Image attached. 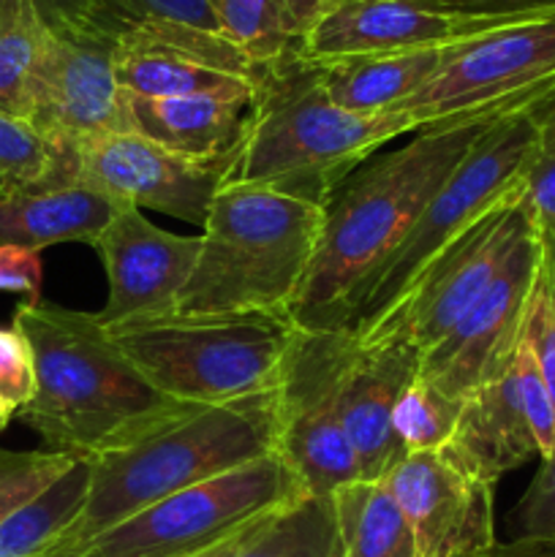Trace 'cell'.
<instances>
[{
  "label": "cell",
  "mask_w": 555,
  "mask_h": 557,
  "mask_svg": "<svg viewBox=\"0 0 555 557\" xmlns=\"http://www.w3.org/2000/svg\"><path fill=\"white\" fill-rule=\"evenodd\" d=\"M495 120L428 125L400 150L370 156L332 188L321 205L313 261L288 308L299 330L346 326L348 308L370 272Z\"/></svg>",
  "instance_id": "1"
},
{
  "label": "cell",
  "mask_w": 555,
  "mask_h": 557,
  "mask_svg": "<svg viewBox=\"0 0 555 557\" xmlns=\"http://www.w3.org/2000/svg\"><path fill=\"white\" fill-rule=\"evenodd\" d=\"M11 326L36 362V395L16 417L49 451L90 460L190 408L152 389L96 313L25 299Z\"/></svg>",
  "instance_id": "2"
},
{
  "label": "cell",
  "mask_w": 555,
  "mask_h": 557,
  "mask_svg": "<svg viewBox=\"0 0 555 557\" xmlns=\"http://www.w3.org/2000/svg\"><path fill=\"white\" fill-rule=\"evenodd\" d=\"M278 392L223 406H190L139 438L90 457V484L74 520L38 557H69L82 544L174 493L275 455Z\"/></svg>",
  "instance_id": "3"
},
{
  "label": "cell",
  "mask_w": 555,
  "mask_h": 557,
  "mask_svg": "<svg viewBox=\"0 0 555 557\" xmlns=\"http://www.w3.org/2000/svg\"><path fill=\"white\" fill-rule=\"evenodd\" d=\"M403 134H417L411 114L348 112L326 96L319 65L288 54L259 69L248 134L223 185H261L324 205L346 174Z\"/></svg>",
  "instance_id": "4"
},
{
  "label": "cell",
  "mask_w": 555,
  "mask_h": 557,
  "mask_svg": "<svg viewBox=\"0 0 555 557\" xmlns=\"http://www.w3.org/2000/svg\"><path fill=\"white\" fill-rule=\"evenodd\" d=\"M321 205L261 185H223L174 313H288L313 261Z\"/></svg>",
  "instance_id": "5"
},
{
  "label": "cell",
  "mask_w": 555,
  "mask_h": 557,
  "mask_svg": "<svg viewBox=\"0 0 555 557\" xmlns=\"http://www.w3.org/2000/svg\"><path fill=\"white\" fill-rule=\"evenodd\" d=\"M299 326L288 313H223L107 326L141 379L180 406H223L272 392Z\"/></svg>",
  "instance_id": "6"
},
{
  "label": "cell",
  "mask_w": 555,
  "mask_h": 557,
  "mask_svg": "<svg viewBox=\"0 0 555 557\" xmlns=\"http://www.w3.org/2000/svg\"><path fill=\"white\" fill-rule=\"evenodd\" d=\"M533 152L536 128L528 109L495 120L444 185L430 196L395 248L370 272L348 308L343 330L357 332L379 319L441 248L460 237L484 212L522 194Z\"/></svg>",
  "instance_id": "7"
},
{
  "label": "cell",
  "mask_w": 555,
  "mask_h": 557,
  "mask_svg": "<svg viewBox=\"0 0 555 557\" xmlns=\"http://www.w3.org/2000/svg\"><path fill=\"white\" fill-rule=\"evenodd\" d=\"M299 495L303 482L275 451L136 511L69 557H188Z\"/></svg>",
  "instance_id": "8"
},
{
  "label": "cell",
  "mask_w": 555,
  "mask_h": 557,
  "mask_svg": "<svg viewBox=\"0 0 555 557\" xmlns=\"http://www.w3.org/2000/svg\"><path fill=\"white\" fill-rule=\"evenodd\" d=\"M522 194L501 201L441 248L379 319L351 332L354 341L362 346L400 343L419 354L444 341L482 297L517 237L533 223Z\"/></svg>",
  "instance_id": "9"
},
{
  "label": "cell",
  "mask_w": 555,
  "mask_h": 557,
  "mask_svg": "<svg viewBox=\"0 0 555 557\" xmlns=\"http://www.w3.org/2000/svg\"><path fill=\"white\" fill-rule=\"evenodd\" d=\"M555 85V14L455 44L439 74L400 112L417 131L528 109Z\"/></svg>",
  "instance_id": "10"
},
{
  "label": "cell",
  "mask_w": 555,
  "mask_h": 557,
  "mask_svg": "<svg viewBox=\"0 0 555 557\" xmlns=\"http://www.w3.org/2000/svg\"><path fill=\"white\" fill-rule=\"evenodd\" d=\"M351 332L297 330L278 381L275 451L303 482L305 493L330 498L359 479L357 457L341 417V375Z\"/></svg>",
  "instance_id": "11"
},
{
  "label": "cell",
  "mask_w": 555,
  "mask_h": 557,
  "mask_svg": "<svg viewBox=\"0 0 555 557\" xmlns=\"http://www.w3.org/2000/svg\"><path fill=\"white\" fill-rule=\"evenodd\" d=\"M539 270L542 245L536 223H531L511 245L473 308L452 326L444 341L422 354L419 375L455 400H466L479 386L501 379L522 343Z\"/></svg>",
  "instance_id": "12"
},
{
  "label": "cell",
  "mask_w": 555,
  "mask_h": 557,
  "mask_svg": "<svg viewBox=\"0 0 555 557\" xmlns=\"http://www.w3.org/2000/svg\"><path fill=\"white\" fill-rule=\"evenodd\" d=\"M234 156L188 158L134 131H118L76 147L74 183L118 205H131L141 212L156 210L201 228L212 199L226 183Z\"/></svg>",
  "instance_id": "13"
},
{
  "label": "cell",
  "mask_w": 555,
  "mask_h": 557,
  "mask_svg": "<svg viewBox=\"0 0 555 557\" xmlns=\"http://www.w3.org/2000/svg\"><path fill=\"white\" fill-rule=\"evenodd\" d=\"M114 41L118 36L98 25L52 30L27 123L60 150L74 152L82 141L128 131Z\"/></svg>",
  "instance_id": "14"
},
{
  "label": "cell",
  "mask_w": 555,
  "mask_h": 557,
  "mask_svg": "<svg viewBox=\"0 0 555 557\" xmlns=\"http://www.w3.org/2000/svg\"><path fill=\"white\" fill-rule=\"evenodd\" d=\"M123 90L147 98H254L259 69L223 33L174 20L125 27L114 41Z\"/></svg>",
  "instance_id": "15"
},
{
  "label": "cell",
  "mask_w": 555,
  "mask_h": 557,
  "mask_svg": "<svg viewBox=\"0 0 555 557\" xmlns=\"http://www.w3.org/2000/svg\"><path fill=\"white\" fill-rule=\"evenodd\" d=\"M92 248L109 281V297L96 315L103 326H114L174 313L199 259L201 237L166 232L136 207L120 205Z\"/></svg>",
  "instance_id": "16"
},
{
  "label": "cell",
  "mask_w": 555,
  "mask_h": 557,
  "mask_svg": "<svg viewBox=\"0 0 555 557\" xmlns=\"http://www.w3.org/2000/svg\"><path fill=\"white\" fill-rule=\"evenodd\" d=\"M381 482L406 515L417 557H471L495 542L493 484L441 449L406 455Z\"/></svg>",
  "instance_id": "17"
},
{
  "label": "cell",
  "mask_w": 555,
  "mask_h": 557,
  "mask_svg": "<svg viewBox=\"0 0 555 557\" xmlns=\"http://www.w3.org/2000/svg\"><path fill=\"white\" fill-rule=\"evenodd\" d=\"M498 27L488 20L452 14L417 0H343L299 47V58L324 65L359 54L455 47Z\"/></svg>",
  "instance_id": "18"
},
{
  "label": "cell",
  "mask_w": 555,
  "mask_h": 557,
  "mask_svg": "<svg viewBox=\"0 0 555 557\" xmlns=\"http://www.w3.org/2000/svg\"><path fill=\"white\" fill-rule=\"evenodd\" d=\"M422 354L400 343L348 346L341 375V417L359 466V479H384L406 457L392 411L397 397L419 375Z\"/></svg>",
  "instance_id": "19"
},
{
  "label": "cell",
  "mask_w": 555,
  "mask_h": 557,
  "mask_svg": "<svg viewBox=\"0 0 555 557\" xmlns=\"http://www.w3.org/2000/svg\"><path fill=\"white\" fill-rule=\"evenodd\" d=\"M441 451L462 471L493 487L504 473L539 457L515 370L509 368L501 379L479 386L462 400L455 433Z\"/></svg>",
  "instance_id": "20"
},
{
  "label": "cell",
  "mask_w": 555,
  "mask_h": 557,
  "mask_svg": "<svg viewBox=\"0 0 555 557\" xmlns=\"http://www.w3.org/2000/svg\"><path fill=\"white\" fill-rule=\"evenodd\" d=\"M254 98H147L125 90L128 131L188 158L234 156L248 134Z\"/></svg>",
  "instance_id": "21"
},
{
  "label": "cell",
  "mask_w": 555,
  "mask_h": 557,
  "mask_svg": "<svg viewBox=\"0 0 555 557\" xmlns=\"http://www.w3.org/2000/svg\"><path fill=\"white\" fill-rule=\"evenodd\" d=\"M449 49H406V52L343 58L319 65L321 82L326 96L348 112L370 114V117L400 112L403 103L439 74Z\"/></svg>",
  "instance_id": "22"
},
{
  "label": "cell",
  "mask_w": 555,
  "mask_h": 557,
  "mask_svg": "<svg viewBox=\"0 0 555 557\" xmlns=\"http://www.w3.org/2000/svg\"><path fill=\"white\" fill-rule=\"evenodd\" d=\"M118 207L82 183L0 199V245L36 253L63 243L92 245Z\"/></svg>",
  "instance_id": "23"
},
{
  "label": "cell",
  "mask_w": 555,
  "mask_h": 557,
  "mask_svg": "<svg viewBox=\"0 0 555 557\" xmlns=\"http://www.w3.org/2000/svg\"><path fill=\"white\" fill-rule=\"evenodd\" d=\"M188 557H341L332 498L299 495Z\"/></svg>",
  "instance_id": "24"
},
{
  "label": "cell",
  "mask_w": 555,
  "mask_h": 557,
  "mask_svg": "<svg viewBox=\"0 0 555 557\" xmlns=\"http://www.w3.org/2000/svg\"><path fill=\"white\" fill-rule=\"evenodd\" d=\"M218 30L256 65L297 54L308 33L343 0H207Z\"/></svg>",
  "instance_id": "25"
},
{
  "label": "cell",
  "mask_w": 555,
  "mask_h": 557,
  "mask_svg": "<svg viewBox=\"0 0 555 557\" xmlns=\"http://www.w3.org/2000/svg\"><path fill=\"white\" fill-rule=\"evenodd\" d=\"M332 498L341 557H417L406 515L381 479H357Z\"/></svg>",
  "instance_id": "26"
},
{
  "label": "cell",
  "mask_w": 555,
  "mask_h": 557,
  "mask_svg": "<svg viewBox=\"0 0 555 557\" xmlns=\"http://www.w3.org/2000/svg\"><path fill=\"white\" fill-rule=\"evenodd\" d=\"M49 38L52 30L33 0L0 3V114L27 120Z\"/></svg>",
  "instance_id": "27"
},
{
  "label": "cell",
  "mask_w": 555,
  "mask_h": 557,
  "mask_svg": "<svg viewBox=\"0 0 555 557\" xmlns=\"http://www.w3.org/2000/svg\"><path fill=\"white\" fill-rule=\"evenodd\" d=\"M76 158L44 139L27 120L0 114V199L74 185Z\"/></svg>",
  "instance_id": "28"
},
{
  "label": "cell",
  "mask_w": 555,
  "mask_h": 557,
  "mask_svg": "<svg viewBox=\"0 0 555 557\" xmlns=\"http://www.w3.org/2000/svg\"><path fill=\"white\" fill-rule=\"evenodd\" d=\"M90 484V462L76 460L38 498L0 522V557H38L79 511Z\"/></svg>",
  "instance_id": "29"
},
{
  "label": "cell",
  "mask_w": 555,
  "mask_h": 557,
  "mask_svg": "<svg viewBox=\"0 0 555 557\" xmlns=\"http://www.w3.org/2000/svg\"><path fill=\"white\" fill-rule=\"evenodd\" d=\"M460 406L462 400L444 395L439 386L417 375L397 397L395 411H392V430L403 451L419 455V451L444 449L455 433Z\"/></svg>",
  "instance_id": "30"
},
{
  "label": "cell",
  "mask_w": 555,
  "mask_h": 557,
  "mask_svg": "<svg viewBox=\"0 0 555 557\" xmlns=\"http://www.w3.org/2000/svg\"><path fill=\"white\" fill-rule=\"evenodd\" d=\"M76 457L58 451H11L0 446V522L71 471Z\"/></svg>",
  "instance_id": "31"
},
{
  "label": "cell",
  "mask_w": 555,
  "mask_h": 557,
  "mask_svg": "<svg viewBox=\"0 0 555 557\" xmlns=\"http://www.w3.org/2000/svg\"><path fill=\"white\" fill-rule=\"evenodd\" d=\"M536 128V152L528 172L526 201L536 228L555 223V85L528 107Z\"/></svg>",
  "instance_id": "32"
},
{
  "label": "cell",
  "mask_w": 555,
  "mask_h": 557,
  "mask_svg": "<svg viewBox=\"0 0 555 557\" xmlns=\"http://www.w3.org/2000/svg\"><path fill=\"white\" fill-rule=\"evenodd\" d=\"M96 5L103 25L118 36L125 27L147 20H174L205 30H218L215 14L207 0H96Z\"/></svg>",
  "instance_id": "33"
},
{
  "label": "cell",
  "mask_w": 555,
  "mask_h": 557,
  "mask_svg": "<svg viewBox=\"0 0 555 557\" xmlns=\"http://www.w3.org/2000/svg\"><path fill=\"white\" fill-rule=\"evenodd\" d=\"M511 370H515L517 389H520V400L528 413V422H531L533 438L539 444V460H547L555 451V406L550 400L547 386L539 375V368L533 362V354L528 351L526 341L517 348Z\"/></svg>",
  "instance_id": "34"
},
{
  "label": "cell",
  "mask_w": 555,
  "mask_h": 557,
  "mask_svg": "<svg viewBox=\"0 0 555 557\" xmlns=\"http://www.w3.org/2000/svg\"><path fill=\"white\" fill-rule=\"evenodd\" d=\"M509 531L515 536L547 539L555 544V451L542 460L520 504L511 509Z\"/></svg>",
  "instance_id": "35"
},
{
  "label": "cell",
  "mask_w": 555,
  "mask_h": 557,
  "mask_svg": "<svg viewBox=\"0 0 555 557\" xmlns=\"http://www.w3.org/2000/svg\"><path fill=\"white\" fill-rule=\"evenodd\" d=\"M36 395V362L27 337L16 326L0 330V397L16 413Z\"/></svg>",
  "instance_id": "36"
},
{
  "label": "cell",
  "mask_w": 555,
  "mask_h": 557,
  "mask_svg": "<svg viewBox=\"0 0 555 557\" xmlns=\"http://www.w3.org/2000/svg\"><path fill=\"white\" fill-rule=\"evenodd\" d=\"M522 341H526L528 351L533 354V362H536L539 375H542L550 400L555 406V310L547 297V288H544L542 270H539L536 288H533L531 305H528Z\"/></svg>",
  "instance_id": "37"
},
{
  "label": "cell",
  "mask_w": 555,
  "mask_h": 557,
  "mask_svg": "<svg viewBox=\"0 0 555 557\" xmlns=\"http://www.w3.org/2000/svg\"><path fill=\"white\" fill-rule=\"evenodd\" d=\"M44 264L41 253L16 245H0V292L25 294L27 299H41Z\"/></svg>",
  "instance_id": "38"
},
{
  "label": "cell",
  "mask_w": 555,
  "mask_h": 557,
  "mask_svg": "<svg viewBox=\"0 0 555 557\" xmlns=\"http://www.w3.org/2000/svg\"><path fill=\"white\" fill-rule=\"evenodd\" d=\"M0 3H3V0H0ZM33 3L38 5V11H41V16L47 20V25L52 27V30H58V27H79V25L107 27L103 25L101 14H98L96 0H33ZM114 36H118V33H114Z\"/></svg>",
  "instance_id": "39"
},
{
  "label": "cell",
  "mask_w": 555,
  "mask_h": 557,
  "mask_svg": "<svg viewBox=\"0 0 555 557\" xmlns=\"http://www.w3.org/2000/svg\"><path fill=\"white\" fill-rule=\"evenodd\" d=\"M471 557H555V544L547 539L515 536L511 542H493Z\"/></svg>",
  "instance_id": "40"
},
{
  "label": "cell",
  "mask_w": 555,
  "mask_h": 557,
  "mask_svg": "<svg viewBox=\"0 0 555 557\" xmlns=\"http://www.w3.org/2000/svg\"><path fill=\"white\" fill-rule=\"evenodd\" d=\"M536 232H539V245H542L544 288H547V297L555 310V223H550V226L544 228H536Z\"/></svg>",
  "instance_id": "41"
},
{
  "label": "cell",
  "mask_w": 555,
  "mask_h": 557,
  "mask_svg": "<svg viewBox=\"0 0 555 557\" xmlns=\"http://www.w3.org/2000/svg\"><path fill=\"white\" fill-rule=\"evenodd\" d=\"M14 417H16L14 408H11L9 403H5L3 397H0V433H3V430L9 428V422H11V419H14Z\"/></svg>",
  "instance_id": "42"
}]
</instances>
